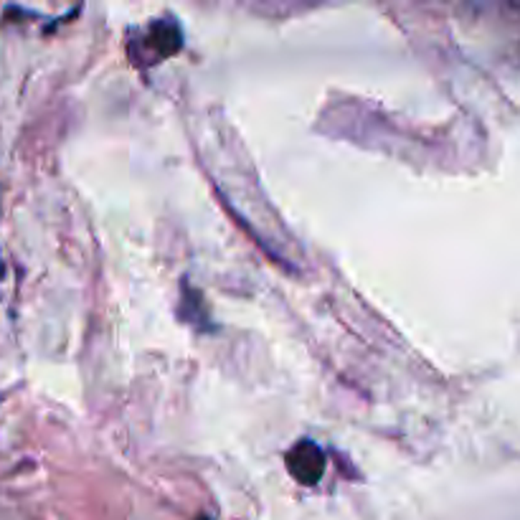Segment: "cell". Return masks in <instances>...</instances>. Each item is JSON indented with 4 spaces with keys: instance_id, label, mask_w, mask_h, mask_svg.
Returning a JSON list of instances; mask_svg holds the SVG:
<instances>
[{
    "instance_id": "obj_1",
    "label": "cell",
    "mask_w": 520,
    "mask_h": 520,
    "mask_svg": "<svg viewBox=\"0 0 520 520\" xmlns=\"http://www.w3.org/2000/svg\"><path fill=\"white\" fill-rule=\"evenodd\" d=\"M135 44L140 46V54L135 56L137 64H158L178 54V49L183 46V34L175 21L165 18V21H152L148 28H142Z\"/></svg>"
},
{
    "instance_id": "obj_2",
    "label": "cell",
    "mask_w": 520,
    "mask_h": 520,
    "mask_svg": "<svg viewBox=\"0 0 520 520\" xmlns=\"http://www.w3.org/2000/svg\"><path fill=\"white\" fill-rule=\"evenodd\" d=\"M287 470L299 485H318L325 472V452L312 439H299L285 455Z\"/></svg>"
},
{
    "instance_id": "obj_3",
    "label": "cell",
    "mask_w": 520,
    "mask_h": 520,
    "mask_svg": "<svg viewBox=\"0 0 520 520\" xmlns=\"http://www.w3.org/2000/svg\"><path fill=\"white\" fill-rule=\"evenodd\" d=\"M181 305H186V308H193V315L188 318L186 322H191V325H196V328H201V330H211V318L209 312H206V308H203V299H201V295L196 292V289H191L188 287V282H183V295H181Z\"/></svg>"
},
{
    "instance_id": "obj_4",
    "label": "cell",
    "mask_w": 520,
    "mask_h": 520,
    "mask_svg": "<svg viewBox=\"0 0 520 520\" xmlns=\"http://www.w3.org/2000/svg\"><path fill=\"white\" fill-rule=\"evenodd\" d=\"M199 520H211V518H206V515H201V518H199Z\"/></svg>"
}]
</instances>
